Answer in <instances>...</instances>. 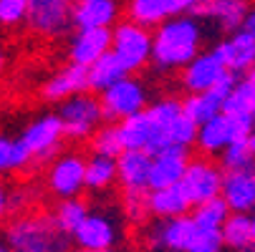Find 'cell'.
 Here are the masks:
<instances>
[{
	"label": "cell",
	"mask_w": 255,
	"mask_h": 252,
	"mask_svg": "<svg viewBox=\"0 0 255 252\" xmlns=\"http://www.w3.org/2000/svg\"><path fill=\"white\" fill-rule=\"evenodd\" d=\"M205 41V25L197 15H174L154 28L152 66L162 74L182 71L200 51Z\"/></svg>",
	"instance_id": "1"
},
{
	"label": "cell",
	"mask_w": 255,
	"mask_h": 252,
	"mask_svg": "<svg viewBox=\"0 0 255 252\" xmlns=\"http://www.w3.org/2000/svg\"><path fill=\"white\" fill-rule=\"evenodd\" d=\"M5 242L15 252H63L71 247L53 217H20L5 230Z\"/></svg>",
	"instance_id": "2"
},
{
	"label": "cell",
	"mask_w": 255,
	"mask_h": 252,
	"mask_svg": "<svg viewBox=\"0 0 255 252\" xmlns=\"http://www.w3.org/2000/svg\"><path fill=\"white\" fill-rule=\"evenodd\" d=\"M154 30L136 20H119L112 28V51L127 66L129 74H136L144 66L152 63Z\"/></svg>",
	"instance_id": "3"
},
{
	"label": "cell",
	"mask_w": 255,
	"mask_h": 252,
	"mask_svg": "<svg viewBox=\"0 0 255 252\" xmlns=\"http://www.w3.org/2000/svg\"><path fill=\"white\" fill-rule=\"evenodd\" d=\"M101 109H104V121L119 124L122 119L139 114L149 106V88L144 86L141 79L136 76H124L117 84H112L106 91H101Z\"/></svg>",
	"instance_id": "4"
},
{
	"label": "cell",
	"mask_w": 255,
	"mask_h": 252,
	"mask_svg": "<svg viewBox=\"0 0 255 252\" xmlns=\"http://www.w3.org/2000/svg\"><path fill=\"white\" fill-rule=\"evenodd\" d=\"M58 116L63 121L66 129V139L74 141H86L91 139V134L104 124V109H101V98H96L94 93H74L61 101Z\"/></svg>",
	"instance_id": "5"
},
{
	"label": "cell",
	"mask_w": 255,
	"mask_h": 252,
	"mask_svg": "<svg viewBox=\"0 0 255 252\" xmlns=\"http://www.w3.org/2000/svg\"><path fill=\"white\" fill-rule=\"evenodd\" d=\"M195 230H197V222L190 212L177 214V217H167V220L154 217V222H149L141 230V245L149 250L190 252Z\"/></svg>",
	"instance_id": "6"
},
{
	"label": "cell",
	"mask_w": 255,
	"mask_h": 252,
	"mask_svg": "<svg viewBox=\"0 0 255 252\" xmlns=\"http://www.w3.org/2000/svg\"><path fill=\"white\" fill-rule=\"evenodd\" d=\"M74 245L86 252H109L122 245V222L114 212L106 209H89L86 220L74 232Z\"/></svg>",
	"instance_id": "7"
},
{
	"label": "cell",
	"mask_w": 255,
	"mask_h": 252,
	"mask_svg": "<svg viewBox=\"0 0 255 252\" xmlns=\"http://www.w3.org/2000/svg\"><path fill=\"white\" fill-rule=\"evenodd\" d=\"M76 0H28L25 25L43 38H58L74 28Z\"/></svg>",
	"instance_id": "8"
},
{
	"label": "cell",
	"mask_w": 255,
	"mask_h": 252,
	"mask_svg": "<svg viewBox=\"0 0 255 252\" xmlns=\"http://www.w3.org/2000/svg\"><path fill=\"white\" fill-rule=\"evenodd\" d=\"M46 187L58 199L79 197L86 189V157L79 152L58 154L46 171Z\"/></svg>",
	"instance_id": "9"
},
{
	"label": "cell",
	"mask_w": 255,
	"mask_h": 252,
	"mask_svg": "<svg viewBox=\"0 0 255 252\" xmlns=\"http://www.w3.org/2000/svg\"><path fill=\"white\" fill-rule=\"evenodd\" d=\"M33 154V162H48L58 157L61 144L66 139V129L58 114H41L38 119H33L23 134L18 136Z\"/></svg>",
	"instance_id": "10"
},
{
	"label": "cell",
	"mask_w": 255,
	"mask_h": 252,
	"mask_svg": "<svg viewBox=\"0 0 255 252\" xmlns=\"http://www.w3.org/2000/svg\"><path fill=\"white\" fill-rule=\"evenodd\" d=\"M250 131V121H243L228 111H220L215 114L212 119H207L205 124L197 126V149L205 154V157H215V154H223L225 147H230V144L240 136Z\"/></svg>",
	"instance_id": "11"
},
{
	"label": "cell",
	"mask_w": 255,
	"mask_h": 252,
	"mask_svg": "<svg viewBox=\"0 0 255 252\" xmlns=\"http://www.w3.org/2000/svg\"><path fill=\"white\" fill-rule=\"evenodd\" d=\"M223 179H225V169L212 164L210 159H190L187 171L182 176V189H185L187 199L195 204L220 197L223 194Z\"/></svg>",
	"instance_id": "12"
},
{
	"label": "cell",
	"mask_w": 255,
	"mask_h": 252,
	"mask_svg": "<svg viewBox=\"0 0 255 252\" xmlns=\"http://www.w3.org/2000/svg\"><path fill=\"white\" fill-rule=\"evenodd\" d=\"M230 74L225 61L220 58L215 48L212 51H200L187 66H182V76L179 84L187 93H197V91H210L220 84L225 76Z\"/></svg>",
	"instance_id": "13"
},
{
	"label": "cell",
	"mask_w": 255,
	"mask_h": 252,
	"mask_svg": "<svg viewBox=\"0 0 255 252\" xmlns=\"http://www.w3.org/2000/svg\"><path fill=\"white\" fill-rule=\"evenodd\" d=\"M202 0H129L127 3V13L131 20L147 25V28H157L159 23H164L167 18L174 15H195L197 5Z\"/></svg>",
	"instance_id": "14"
},
{
	"label": "cell",
	"mask_w": 255,
	"mask_h": 252,
	"mask_svg": "<svg viewBox=\"0 0 255 252\" xmlns=\"http://www.w3.org/2000/svg\"><path fill=\"white\" fill-rule=\"evenodd\" d=\"M152 154L144 149H124L117 157V182L124 192H149Z\"/></svg>",
	"instance_id": "15"
},
{
	"label": "cell",
	"mask_w": 255,
	"mask_h": 252,
	"mask_svg": "<svg viewBox=\"0 0 255 252\" xmlns=\"http://www.w3.org/2000/svg\"><path fill=\"white\" fill-rule=\"evenodd\" d=\"M248 10H250V0H202L195 15L202 18L205 23L215 25L217 30L233 33V30L243 28Z\"/></svg>",
	"instance_id": "16"
},
{
	"label": "cell",
	"mask_w": 255,
	"mask_h": 252,
	"mask_svg": "<svg viewBox=\"0 0 255 252\" xmlns=\"http://www.w3.org/2000/svg\"><path fill=\"white\" fill-rule=\"evenodd\" d=\"M190 154L187 147H164L162 152L152 154V171H149V189L179 184L187 171Z\"/></svg>",
	"instance_id": "17"
},
{
	"label": "cell",
	"mask_w": 255,
	"mask_h": 252,
	"mask_svg": "<svg viewBox=\"0 0 255 252\" xmlns=\"http://www.w3.org/2000/svg\"><path fill=\"white\" fill-rule=\"evenodd\" d=\"M106 51H112V28H76L68 41V61L89 66Z\"/></svg>",
	"instance_id": "18"
},
{
	"label": "cell",
	"mask_w": 255,
	"mask_h": 252,
	"mask_svg": "<svg viewBox=\"0 0 255 252\" xmlns=\"http://www.w3.org/2000/svg\"><path fill=\"white\" fill-rule=\"evenodd\" d=\"M215 51L225 61L228 71H233L235 76L245 74L255 63V35H250L245 28H238L233 33H225V38L215 46Z\"/></svg>",
	"instance_id": "19"
},
{
	"label": "cell",
	"mask_w": 255,
	"mask_h": 252,
	"mask_svg": "<svg viewBox=\"0 0 255 252\" xmlns=\"http://www.w3.org/2000/svg\"><path fill=\"white\" fill-rule=\"evenodd\" d=\"M223 199L230 212H253L255 209V167L225 171L223 179Z\"/></svg>",
	"instance_id": "20"
},
{
	"label": "cell",
	"mask_w": 255,
	"mask_h": 252,
	"mask_svg": "<svg viewBox=\"0 0 255 252\" xmlns=\"http://www.w3.org/2000/svg\"><path fill=\"white\" fill-rule=\"evenodd\" d=\"M119 13V0H76L74 28H114Z\"/></svg>",
	"instance_id": "21"
},
{
	"label": "cell",
	"mask_w": 255,
	"mask_h": 252,
	"mask_svg": "<svg viewBox=\"0 0 255 252\" xmlns=\"http://www.w3.org/2000/svg\"><path fill=\"white\" fill-rule=\"evenodd\" d=\"M89 88V81H86V66H79V63H68L63 66L61 71L43 84V98L46 101H63L74 93H81Z\"/></svg>",
	"instance_id": "22"
},
{
	"label": "cell",
	"mask_w": 255,
	"mask_h": 252,
	"mask_svg": "<svg viewBox=\"0 0 255 252\" xmlns=\"http://www.w3.org/2000/svg\"><path fill=\"white\" fill-rule=\"evenodd\" d=\"M147 204H149V214H152V217H159V220L177 217V214H187L192 209V202L187 199L182 184H169V187L149 189Z\"/></svg>",
	"instance_id": "23"
},
{
	"label": "cell",
	"mask_w": 255,
	"mask_h": 252,
	"mask_svg": "<svg viewBox=\"0 0 255 252\" xmlns=\"http://www.w3.org/2000/svg\"><path fill=\"white\" fill-rule=\"evenodd\" d=\"M129 74L127 66L117 58L114 51H106L104 56H99L94 63L86 66V81H89V88L94 93H101L106 91L112 84H117L119 79H124Z\"/></svg>",
	"instance_id": "24"
},
{
	"label": "cell",
	"mask_w": 255,
	"mask_h": 252,
	"mask_svg": "<svg viewBox=\"0 0 255 252\" xmlns=\"http://www.w3.org/2000/svg\"><path fill=\"white\" fill-rule=\"evenodd\" d=\"M220 235H223V245L235 252L255 250V237H253V225L248 212H230V217L220 227Z\"/></svg>",
	"instance_id": "25"
},
{
	"label": "cell",
	"mask_w": 255,
	"mask_h": 252,
	"mask_svg": "<svg viewBox=\"0 0 255 252\" xmlns=\"http://www.w3.org/2000/svg\"><path fill=\"white\" fill-rule=\"evenodd\" d=\"M117 129H119L124 149H144V152H149V144H152V119H149L147 109L122 119L117 124Z\"/></svg>",
	"instance_id": "26"
},
{
	"label": "cell",
	"mask_w": 255,
	"mask_h": 252,
	"mask_svg": "<svg viewBox=\"0 0 255 252\" xmlns=\"http://www.w3.org/2000/svg\"><path fill=\"white\" fill-rule=\"evenodd\" d=\"M220 167L225 171H235V169H248L255 167V131H245L240 134L230 147L223 149L220 154Z\"/></svg>",
	"instance_id": "27"
},
{
	"label": "cell",
	"mask_w": 255,
	"mask_h": 252,
	"mask_svg": "<svg viewBox=\"0 0 255 252\" xmlns=\"http://www.w3.org/2000/svg\"><path fill=\"white\" fill-rule=\"evenodd\" d=\"M225 98L217 91H197V93H187V98H182V111H185L197 126L205 124L207 119H212L215 114L223 111Z\"/></svg>",
	"instance_id": "28"
},
{
	"label": "cell",
	"mask_w": 255,
	"mask_h": 252,
	"mask_svg": "<svg viewBox=\"0 0 255 252\" xmlns=\"http://www.w3.org/2000/svg\"><path fill=\"white\" fill-rule=\"evenodd\" d=\"M117 182V157L106 154H91L86 159V189L104 192Z\"/></svg>",
	"instance_id": "29"
},
{
	"label": "cell",
	"mask_w": 255,
	"mask_h": 252,
	"mask_svg": "<svg viewBox=\"0 0 255 252\" xmlns=\"http://www.w3.org/2000/svg\"><path fill=\"white\" fill-rule=\"evenodd\" d=\"M223 111H228V114H233V116H238L243 121L253 119V114H255V86L248 79H238L235 81V86L225 96Z\"/></svg>",
	"instance_id": "30"
},
{
	"label": "cell",
	"mask_w": 255,
	"mask_h": 252,
	"mask_svg": "<svg viewBox=\"0 0 255 252\" xmlns=\"http://www.w3.org/2000/svg\"><path fill=\"white\" fill-rule=\"evenodd\" d=\"M86 214H89L86 202H81L79 197H66V199H61V204L53 212V222H56V227L63 235L74 237V232L79 230V225L86 220Z\"/></svg>",
	"instance_id": "31"
},
{
	"label": "cell",
	"mask_w": 255,
	"mask_h": 252,
	"mask_svg": "<svg viewBox=\"0 0 255 252\" xmlns=\"http://www.w3.org/2000/svg\"><path fill=\"white\" fill-rule=\"evenodd\" d=\"M192 209H195L192 217H195V222L200 227H215V230H220L223 222L230 217V207L223 199V194L220 197H212V199H205V202L195 204Z\"/></svg>",
	"instance_id": "32"
},
{
	"label": "cell",
	"mask_w": 255,
	"mask_h": 252,
	"mask_svg": "<svg viewBox=\"0 0 255 252\" xmlns=\"http://www.w3.org/2000/svg\"><path fill=\"white\" fill-rule=\"evenodd\" d=\"M91 152L96 154H106V157H119L124 152V144H122V136H119V129L117 124L109 121L106 126L101 124L94 134H91Z\"/></svg>",
	"instance_id": "33"
},
{
	"label": "cell",
	"mask_w": 255,
	"mask_h": 252,
	"mask_svg": "<svg viewBox=\"0 0 255 252\" xmlns=\"http://www.w3.org/2000/svg\"><path fill=\"white\" fill-rule=\"evenodd\" d=\"M122 207H124V217H127V222L144 225V222H147V217H149L147 192H124Z\"/></svg>",
	"instance_id": "34"
},
{
	"label": "cell",
	"mask_w": 255,
	"mask_h": 252,
	"mask_svg": "<svg viewBox=\"0 0 255 252\" xmlns=\"http://www.w3.org/2000/svg\"><path fill=\"white\" fill-rule=\"evenodd\" d=\"M195 139H197V124L182 111L179 114V119L172 124V129H169V147L174 144V147H192L195 144Z\"/></svg>",
	"instance_id": "35"
},
{
	"label": "cell",
	"mask_w": 255,
	"mask_h": 252,
	"mask_svg": "<svg viewBox=\"0 0 255 252\" xmlns=\"http://www.w3.org/2000/svg\"><path fill=\"white\" fill-rule=\"evenodd\" d=\"M28 18V0H0V25L18 28Z\"/></svg>",
	"instance_id": "36"
},
{
	"label": "cell",
	"mask_w": 255,
	"mask_h": 252,
	"mask_svg": "<svg viewBox=\"0 0 255 252\" xmlns=\"http://www.w3.org/2000/svg\"><path fill=\"white\" fill-rule=\"evenodd\" d=\"M223 235L220 230L215 227H200L195 230V237H192V245H190V252H217L223 250Z\"/></svg>",
	"instance_id": "37"
},
{
	"label": "cell",
	"mask_w": 255,
	"mask_h": 252,
	"mask_svg": "<svg viewBox=\"0 0 255 252\" xmlns=\"http://www.w3.org/2000/svg\"><path fill=\"white\" fill-rule=\"evenodd\" d=\"M15 171V139L0 134V174Z\"/></svg>",
	"instance_id": "38"
},
{
	"label": "cell",
	"mask_w": 255,
	"mask_h": 252,
	"mask_svg": "<svg viewBox=\"0 0 255 252\" xmlns=\"http://www.w3.org/2000/svg\"><path fill=\"white\" fill-rule=\"evenodd\" d=\"M30 202H33V192L30 189H18L8 197V212H20V209L30 207Z\"/></svg>",
	"instance_id": "39"
},
{
	"label": "cell",
	"mask_w": 255,
	"mask_h": 252,
	"mask_svg": "<svg viewBox=\"0 0 255 252\" xmlns=\"http://www.w3.org/2000/svg\"><path fill=\"white\" fill-rule=\"evenodd\" d=\"M243 28H245L250 35H255V5H250V10H248V18H245Z\"/></svg>",
	"instance_id": "40"
},
{
	"label": "cell",
	"mask_w": 255,
	"mask_h": 252,
	"mask_svg": "<svg viewBox=\"0 0 255 252\" xmlns=\"http://www.w3.org/2000/svg\"><path fill=\"white\" fill-rule=\"evenodd\" d=\"M8 189L3 187V184H0V220H3L5 217V212H8Z\"/></svg>",
	"instance_id": "41"
},
{
	"label": "cell",
	"mask_w": 255,
	"mask_h": 252,
	"mask_svg": "<svg viewBox=\"0 0 255 252\" xmlns=\"http://www.w3.org/2000/svg\"><path fill=\"white\" fill-rule=\"evenodd\" d=\"M243 79H248V81H250V84L255 86V63H253V66H250V68L245 71V74H243Z\"/></svg>",
	"instance_id": "42"
},
{
	"label": "cell",
	"mask_w": 255,
	"mask_h": 252,
	"mask_svg": "<svg viewBox=\"0 0 255 252\" xmlns=\"http://www.w3.org/2000/svg\"><path fill=\"white\" fill-rule=\"evenodd\" d=\"M3 71H5V53L0 48V76H3Z\"/></svg>",
	"instance_id": "43"
},
{
	"label": "cell",
	"mask_w": 255,
	"mask_h": 252,
	"mask_svg": "<svg viewBox=\"0 0 255 252\" xmlns=\"http://www.w3.org/2000/svg\"><path fill=\"white\" fill-rule=\"evenodd\" d=\"M250 225H253V237H255V209L250 212Z\"/></svg>",
	"instance_id": "44"
},
{
	"label": "cell",
	"mask_w": 255,
	"mask_h": 252,
	"mask_svg": "<svg viewBox=\"0 0 255 252\" xmlns=\"http://www.w3.org/2000/svg\"><path fill=\"white\" fill-rule=\"evenodd\" d=\"M5 250H10V247H8V242H0V252H5Z\"/></svg>",
	"instance_id": "45"
},
{
	"label": "cell",
	"mask_w": 255,
	"mask_h": 252,
	"mask_svg": "<svg viewBox=\"0 0 255 252\" xmlns=\"http://www.w3.org/2000/svg\"><path fill=\"white\" fill-rule=\"evenodd\" d=\"M250 129L255 131V114H253V119H250Z\"/></svg>",
	"instance_id": "46"
}]
</instances>
